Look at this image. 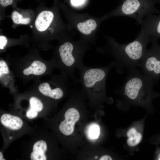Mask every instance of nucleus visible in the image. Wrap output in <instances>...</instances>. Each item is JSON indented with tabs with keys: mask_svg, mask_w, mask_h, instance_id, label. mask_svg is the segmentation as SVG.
<instances>
[{
	"mask_svg": "<svg viewBox=\"0 0 160 160\" xmlns=\"http://www.w3.org/2000/svg\"><path fill=\"white\" fill-rule=\"evenodd\" d=\"M62 87H58L52 89L49 83H43L39 87V91L43 95L52 98L58 99L62 97L64 92Z\"/></svg>",
	"mask_w": 160,
	"mask_h": 160,
	"instance_id": "ddd939ff",
	"label": "nucleus"
},
{
	"mask_svg": "<svg viewBox=\"0 0 160 160\" xmlns=\"http://www.w3.org/2000/svg\"><path fill=\"white\" fill-rule=\"evenodd\" d=\"M92 45L80 38L76 41L66 39L59 47L58 53L60 61L74 83L80 81L75 75V70L83 64V57Z\"/></svg>",
	"mask_w": 160,
	"mask_h": 160,
	"instance_id": "7ed1b4c3",
	"label": "nucleus"
},
{
	"mask_svg": "<svg viewBox=\"0 0 160 160\" xmlns=\"http://www.w3.org/2000/svg\"><path fill=\"white\" fill-rule=\"evenodd\" d=\"M47 148L46 142L43 140L38 141L33 145V151L30 155L31 160H46L45 153Z\"/></svg>",
	"mask_w": 160,
	"mask_h": 160,
	"instance_id": "f8f14e48",
	"label": "nucleus"
},
{
	"mask_svg": "<svg viewBox=\"0 0 160 160\" xmlns=\"http://www.w3.org/2000/svg\"><path fill=\"white\" fill-rule=\"evenodd\" d=\"M100 160H112V158L108 155H104L101 157L99 159Z\"/></svg>",
	"mask_w": 160,
	"mask_h": 160,
	"instance_id": "b1692460",
	"label": "nucleus"
},
{
	"mask_svg": "<svg viewBox=\"0 0 160 160\" xmlns=\"http://www.w3.org/2000/svg\"><path fill=\"white\" fill-rule=\"evenodd\" d=\"M38 115V112L29 108L27 111L26 116L29 119H33L36 118Z\"/></svg>",
	"mask_w": 160,
	"mask_h": 160,
	"instance_id": "aec40b11",
	"label": "nucleus"
},
{
	"mask_svg": "<svg viewBox=\"0 0 160 160\" xmlns=\"http://www.w3.org/2000/svg\"><path fill=\"white\" fill-rule=\"evenodd\" d=\"M149 37L152 47L147 49L137 67L144 74L151 78L155 84L160 78V45L158 42V38Z\"/></svg>",
	"mask_w": 160,
	"mask_h": 160,
	"instance_id": "0eeeda50",
	"label": "nucleus"
},
{
	"mask_svg": "<svg viewBox=\"0 0 160 160\" xmlns=\"http://www.w3.org/2000/svg\"><path fill=\"white\" fill-rule=\"evenodd\" d=\"M156 13H159L160 14V11L157 10L156 12Z\"/></svg>",
	"mask_w": 160,
	"mask_h": 160,
	"instance_id": "cd10ccee",
	"label": "nucleus"
},
{
	"mask_svg": "<svg viewBox=\"0 0 160 160\" xmlns=\"http://www.w3.org/2000/svg\"><path fill=\"white\" fill-rule=\"evenodd\" d=\"M128 137L127 143L130 147H133L138 144L141 141L142 135L134 128H132L127 132Z\"/></svg>",
	"mask_w": 160,
	"mask_h": 160,
	"instance_id": "2eb2a0df",
	"label": "nucleus"
},
{
	"mask_svg": "<svg viewBox=\"0 0 160 160\" xmlns=\"http://www.w3.org/2000/svg\"><path fill=\"white\" fill-rule=\"evenodd\" d=\"M100 133V128L96 124L91 125L89 128L88 131L89 137L92 139L98 138Z\"/></svg>",
	"mask_w": 160,
	"mask_h": 160,
	"instance_id": "a211bd4d",
	"label": "nucleus"
},
{
	"mask_svg": "<svg viewBox=\"0 0 160 160\" xmlns=\"http://www.w3.org/2000/svg\"><path fill=\"white\" fill-rule=\"evenodd\" d=\"M148 0H125L119 7L105 15L106 19L112 17L123 16L135 19L141 24L143 17L148 15L156 12Z\"/></svg>",
	"mask_w": 160,
	"mask_h": 160,
	"instance_id": "423d86ee",
	"label": "nucleus"
},
{
	"mask_svg": "<svg viewBox=\"0 0 160 160\" xmlns=\"http://www.w3.org/2000/svg\"><path fill=\"white\" fill-rule=\"evenodd\" d=\"M157 159L158 160H160V153L158 154L157 156Z\"/></svg>",
	"mask_w": 160,
	"mask_h": 160,
	"instance_id": "bb28decb",
	"label": "nucleus"
},
{
	"mask_svg": "<svg viewBox=\"0 0 160 160\" xmlns=\"http://www.w3.org/2000/svg\"><path fill=\"white\" fill-rule=\"evenodd\" d=\"M9 73V70L6 63L4 60L0 61V76Z\"/></svg>",
	"mask_w": 160,
	"mask_h": 160,
	"instance_id": "6ab92c4d",
	"label": "nucleus"
},
{
	"mask_svg": "<svg viewBox=\"0 0 160 160\" xmlns=\"http://www.w3.org/2000/svg\"><path fill=\"white\" fill-rule=\"evenodd\" d=\"M12 18L13 22L16 24H27L30 21V18L23 17L21 15L16 11H14L12 12Z\"/></svg>",
	"mask_w": 160,
	"mask_h": 160,
	"instance_id": "dca6fc26",
	"label": "nucleus"
},
{
	"mask_svg": "<svg viewBox=\"0 0 160 160\" xmlns=\"http://www.w3.org/2000/svg\"><path fill=\"white\" fill-rule=\"evenodd\" d=\"M0 160H5V159L3 158V154L1 152H0Z\"/></svg>",
	"mask_w": 160,
	"mask_h": 160,
	"instance_id": "a878e982",
	"label": "nucleus"
},
{
	"mask_svg": "<svg viewBox=\"0 0 160 160\" xmlns=\"http://www.w3.org/2000/svg\"><path fill=\"white\" fill-rule=\"evenodd\" d=\"M30 108L38 112L41 111L43 108V106L41 101L37 98L32 97L29 100Z\"/></svg>",
	"mask_w": 160,
	"mask_h": 160,
	"instance_id": "f3484780",
	"label": "nucleus"
},
{
	"mask_svg": "<svg viewBox=\"0 0 160 160\" xmlns=\"http://www.w3.org/2000/svg\"><path fill=\"white\" fill-rule=\"evenodd\" d=\"M114 66L113 61L108 65L100 68L88 67L82 65L78 69L83 90L92 98H100L104 96L108 74Z\"/></svg>",
	"mask_w": 160,
	"mask_h": 160,
	"instance_id": "20e7f679",
	"label": "nucleus"
},
{
	"mask_svg": "<svg viewBox=\"0 0 160 160\" xmlns=\"http://www.w3.org/2000/svg\"><path fill=\"white\" fill-rule=\"evenodd\" d=\"M13 0H0L1 5L5 7L11 5L12 3Z\"/></svg>",
	"mask_w": 160,
	"mask_h": 160,
	"instance_id": "5701e85b",
	"label": "nucleus"
},
{
	"mask_svg": "<svg viewBox=\"0 0 160 160\" xmlns=\"http://www.w3.org/2000/svg\"><path fill=\"white\" fill-rule=\"evenodd\" d=\"M46 70L45 65L40 61L36 60L33 62L28 68L23 71V73L25 75L33 74L36 75H41L44 73Z\"/></svg>",
	"mask_w": 160,
	"mask_h": 160,
	"instance_id": "4468645a",
	"label": "nucleus"
},
{
	"mask_svg": "<svg viewBox=\"0 0 160 160\" xmlns=\"http://www.w3.org/2000/svg\"><path fill=\"white\" fill-rule=\"evenodd\" d=\"M71 5L73 7H77L82 5L84 3L85 0H69Z\"/></svg>",
	"mask_w": 160,
	"mask_h": 160,
	"instance_id": "412c9836",
	"label": "nucleus"
},
{
	"mask_svg": "<svg viewBox=\"0 0 160 160\" xmlns=\"http://www.w3.org/2000/svg\"><path fill=\"white\" fill-rule=\"evenodd\" d=\"M129 72L121 87L122 93L132 102L150 105L154 93L153 80L137 68Z\"/></svg>",
	"mask_w": 160,
	"mask_h": 160,
	"instance_id": "f03ea898",
	"label": "nucleus"
},
{
	"mask_svg": "<svg viewBox=\"0 0 160 160\" xmlns=\"http://www.w3.org/2000/svg\"><path fill=\"white\" fill-rule=\"evenodd\" d=\"M159 96H160V93H154L153 97H155Z\"/></svg>",
	"mask_w": 160,
	"mask_h": 160,
	"instance_id": "393cba45",
	"label": "nucleus"
},
{
	"mask_svg": "<svg viewBox=\"0 0 160 160\" xmlns=\"http://www.w3.org/2000/svg\"><path fill=\"white\" fill-rule=\"evenodd\" d=\"M65 12L69 28L72 31H77L80 35V38L92 45L95 44L96 33L100 25L106 20L104 16L95 17L87 13H79L68 8H66Z\"/></svg>",
	"mask_w": 160,
	"mask_h": 160,
	"instance_id": "39448f33",
	"label": "nucleus"
},
{
	"mask_svg": "<svg viewBox=\"0 0 160 160\" xmlns=\"http://www.w3.org/2000/svg\"><path fill=\"white\" fill-rule=\"evenodd\" d=\"M7 42V38L4 36H0V49H3L5 46Z\"/></svg>",
	"mask_w": 160,
	"mask_h": 160,
	"instance_id": "4be33fe9",
	"label": "nucleus"
},
{
	"mask_svg": "<svg viewBox=\"0 0 160 160\" xmlns=\"http://www.w3.org/2000/svg\"><path fill=\"white\" fill-rule=\"evenodd\" d=\"M64 116L65 119L60 123L59 129L63 134L69 135L73 132L75 123L79 119L80 114L76 109L71 107L66 111Z\"/></svg>",
	"mask_w": 160,
	"mask_h": 160,
	"instance_id": "1a4fd4ad",
	"label": "nucleus"
},
{
	"mask_svg": "<svg viewBox=\"0 0 160 160\" xmlns=\"http://www.w3.org/2000/svg\"><path fill=\"white\" fill-rule=\"evenodd\" d=\"M0 121L3 126L14 130L20 129L23 125V122L20 118L9 114H3L1 117Z\"/></svg>",
	"mask_w": 160,
	"mask_h": 160,
	"instance_id": "9b49d317",
	"label": "nucleus"
},
{
	"mask_svg": "<svg viewBox=\"0 0 160 160\" xmlns=\"http://www.w3.org/2000/svg\"><path fill=\"white\" fill-rule=\"evenodd\" d=\"M106 44L103 47H98L97 51L107 53L114 59V66L119 73L124 69L129 72L135 71L142 60L147 50V46L150 41L149 37L140 34L132 41L125 44L117 42L112 37L105 36Z\"/></svg>",
	"mask_w": 160,
	"mask_h": 160,
	"instance_id": "f257e3e1",
	"label": "nucleus"
},
{
	"mask_svg": "<svg viewBox=\"0 0 160 160\" xmlns=\"http://www.w3.org/2000/svg\"><path fill=\"white\" fill-rule=\"evenodd\" d=\"M141 25L140 34L149 37L160 38V15H148L143 20Z\"/></svg>",
	"mask_w": 160,
	"mask_h": 160,
	"instance_id": "6e6552de",
	"label": "nucleus"
},
{
	"mask_svg": "<svg viewBox=\"0 0 160 160\" xmlns=\"http://www.w3.org/2000/svg\"><path fill=\"white\" fill-rule=\"evenodd\" d=\"M56 15L54 12L51 11H44L41 12L35 21L36 29L40 32L46 31L53 23L57 22L55 23L57 20Z\"/></svg>",
	"mask_w": 160,
	"mask_h": 160,
	"instance_id": "9d476101",
	"label": "nucleus"
}]
</instances>
